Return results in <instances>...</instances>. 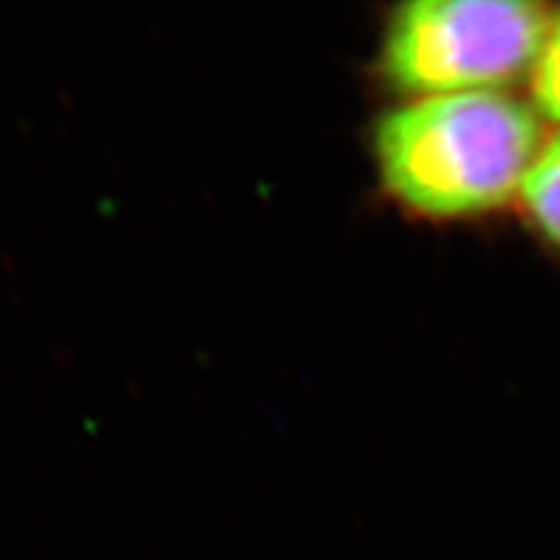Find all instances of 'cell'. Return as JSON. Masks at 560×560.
<instances>
[{
	"mask_svg": "<svg viewBox=\"0 0 560 560\" xmlns=\"http://www.w3.org/2000/svg\"><path fill=\"white\" fill-rule=\"evenodd\" d=\"M545 140L529 102L509 91L405 100L374 125L382 190L431 221H465L520 198Z\"/></svg>",
	"mask_w": 560,
	"mask_h": 560,
	"instance_id": "6da1fadb",
	"label": "cell"
},
{
	"mask_svg": "<svg viewBox=\"0 0 560 560\" xmlns=\"http://www.w3.org/2000/svg\"><path fill=\"white\" fill-rule=\"evenodd\" d=\"M550 19L529 0H412L384 21L376 70L405 100L506 91L529 81Z\"/></svg>",
	"mask_w": 560,
	"mask_h": 560,
	"instance_id": "7a4b0ae2",
	"label": "cell"
},
{
	"mask_svg": "<svg viewBox=\"0 0 560 560\" xmlns=\"http://www.w3.org/2000/svg\"><path fill=\"white\" fill-rule=\"evenodd\" d=\"M516 202L540 240L560 249V128L545 136Z\"/></svg>",
	"mask_w": 560,
	"mask_h": 560,
	"instance_id": "3957f363",
	"label": "cell"
},
{
	"mask_svg": "<svg viewBox=\"0 0 560 560\" xmlns=\"http://www.w3.org/2000/svg\"><path fill=\"white\" fill-rule=\"evenodd\" d=\"M529 104L542 122L560 128V11H552L548 34L529 73Z\"/></svg>",
	"mask_w": 560,
	"mask_h": 560,
	"instance_id": "277c9868",
	"label": "cell"
}]
</instances>
